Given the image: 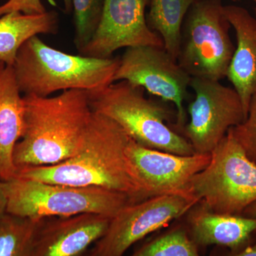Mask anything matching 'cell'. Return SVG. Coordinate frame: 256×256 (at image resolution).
<instances>
[{
    "mask_svg": "<svg viewBox=\"0 0 256 256\" xmlns=\"http://www.w3.org/2000/svg\"><path fill=\"white\" fill-rule=\"evenodd\" d=\"M64 6L66 13L70 14L73 10V5H72V0H63Z\"/></svg>",
    "mask_w": 256,
    "mask_h": 256,
    "instance_id": "4316f807",
    "label": "cell"
},
{
    "mask_svg": "<svg viewBox=\"0 0 256 256\" xmlns=\"http://www.w3.org/2000/svg\"><path fill=\"white\" fill-rule=\"evenodd\" d=\"M13 12L26 14H38L46 12L42 0H8L0 6V16Z\"/></svg>",
    "mask_w": 256,
    "mask_h": 256,
    "instance_id": "603a6c76",
    "label": "cell"
},
{
    "mask_svg": "<svg viewBox=\"0 0 256 256\" xmlns=\"http://www.w3.org/2000/svg\"><path fill=\"white\" fill-rule=\"evenodd\" d=\"M242 146L246 154L256 164V94L252 96L246 118L228 130Z\"/></svg>",
    "mask_w": 256,
    "mask_h": 256,
    "instance_id": "7402d4cb",
    "label": "cell"
},
{
    "mask_svg": "<svg viewBox=\"0 0 256 256\" xmlns=\"http://www.w3.org/2000/svg\"><path fill=\"white\" fill-rule=\"evenodd\" d=\"M224 10L236 37L226 78L238 94L246 118L250 100L256 94V18L236 5H224Z\"/></svg>",
    "mask_w": 256,
    "mask_h": 256,
    "instance_id": "5bb4252c",
    "label": "cell"
},
{
    "mask_svg": "<svg viewBox=\"0 0 256 256\" xmlns=\"http://www.w3.org/2000/svg\"><path fill=\"white\" fill-rule=\"evenodd\" d=\"M38 35L31 37L16 54L13 68L24 95L47 97L58 90H92L108 86L120 58L72 55L48 46Z\"/></svg>",
    "mask_w": 256,
    "mask_h": 256,
    "instance_id": "3957f363",
    "label": "cell"
},
{
    "mask_svg": "<svg viewBox=\"0 0 256 256\" xmlns=\"http://www.w3.org/2000/svg\"><path fill=\"white\" fill-rule=\"evenodd\" d=\"M5 66H6V64H5L4 62H2V60H0V72H1Z\"/></svg>",
    "mask_w": 256,
    "mask_h": 256,
    "instance_id": "83f0119b",
    "label": "cell"
},
{
    "mask_svg": "<svg viewBox=\"0 0 256 256\" xmlns=\"http://www.w3.org/2000/svg\"><path fill=\"white\" fill-rule=\"evenodd\" d=\"M242 216L250 217V218H256V201L252 202V204L246 208L242 212Z\"/></svg>",
    "mask_w": 256,
    "mask_h": 256,
    "instance_id": "484cf974",
    "label": "cell"
},
{
    "mask_svg": "<svg viewBox=\"0 0 256 256\" xmlns=\"http://www.w3.org/2000/svg\"><path fill=\"white\" fill-rule=\"evenodd\" d=\"M24 130L15 146L18 170L60 164L84 144L92 110L86 90H64L54 97L24 95Z\"/></svg>",
    "mask_w": 256,
    "mask_h": 256,
    "instance_id": "7a4b0ae2",
    "label": "cell"
},
{
    "mask_svg": "<svg viewBox=\"0 0 256 256\" xmlns=\"http://www.w3.org/2000/svg\"><path fill=\"white\" fill-rule=\"evenodd\" d=\"M196 0H150L146 24L158 34L164 48L174 60L178 58L184 20Z\"/></svg>",
    "mask_w": 256,
    "mask_h": 256,
    "instance_id": "ac0fdd59",
    "label": "cell"
},
{
    "mask_svg": "<svg viewBox=\"0 0 256 256\" xmlns=\"http://www.w3.org/2000/svg\"><path fill=\"white\" fill-rule=\"evenodd\" d=\"M58 23L55 11L38 14L13 12L0 16V60L13 66L18 50L26 40L35 35L56 33Z\"/></svg>",
    "mask_w": 256,
    "mask_h": 256,
    "instance_id": "e0dca14e",
    "label": "cell"
},
{
    "mask_svg": "<svg viewBox=\"0 0 256 256\" xmlns=\"http://www.w3.org/2000/svg\"><path fill=\"white\" fill-rule=\"evenodd\" d=\"M116 121L92 110L84 144L60 164L18 170L16 176L75 186H98L146 200L142 183L126 150L130 140Z\"/></svg>",
    "mask_w": 256,
    "mask_h": 256,
    "instance_id": "6da1fadb",
    "label": "cell"
},
{
    "mask_svg": "<svg viewBox=\"0 0 256 256\" xmlns=\"http://www.w3.org/2000/svg\"><path fill=\"white\" fill-rule=\"evenodd\" d=\"M134 256H197L198 246L183 228H175L144 244Z\"/></svg>",
    "mask_w": 256,
    "mask_h": 256,
    "instance_id": "ffe728a7",
    "label": "cell"
},
{
    "mask_svg": "<svg viewBox=\"0 0 256 256\" xmlns=\"http://www.w3.org/2000/svg\"><path fill=\"white\" fill-rule=\"evenodd\" d=\"M190 87L195 92L190 102L188 124L182 132L198 154H210L228 132L246 118L242 100L234 88L220 80L192 78Z\"/></svg>",
    "mask_w": 256,
    "mask_h": 256,
    "instance_id": "9c48e42d",
    "label": "cell"
},
{
    "mask_svg": "<svg viewBox=\"0 0 256 256\" xmlns=\"http://www.w3.org/2000/svg\"><path fill=\"white\" fill-rule=\"evenodd\" d=\"M6 212L33 220L100 214L114 218L128 204V195L98 186H75L16 176L3 182Z\"/></svg>",
    "mask_w": 256,
    "mask_h": 256,
    "instance_id": "5b68a950",
    "label": "cell"
},
{
    "mask_svg": "<svg viewBox=\"0 0 256 256\" xmlns=\"http://www.w3.org/2000/svg\"><path fill=\"white\" fill-rule=\"evenodd\" d=\"M112 218L97 213L42 218L32 256H79L105 235Z\"/></svg>",
    "mask_w": 256,
    "mask_h": 256,
    "instance_id": "4fadbf2b",
    "label": "cell"
},
{
    "mask_svg": "<svg viewBox=\"0 0 256 256\" xmlns=\"http://www.w3.org/2000/svg\"><path fill=\"white\" fill-rule=\"evenodd\" d=\"M198 202L194 196L164 194L128 204L112 218L90 255L122 256L133 244L188 213Z\"/></svg>",
    "mask_w": 256,
    "mask_h": 256,
    "instance_id": "30bf717a",
    "label": "cell"
},
{
    "mask_svg": "<svg viewBox=\"0 0 256 256\" xmlns=\"http://www.w3.org/2000/svg\"><path fill=\"white\" fill-rule=\"evenodd\" d=\"M86 92L92 110L114 120L138 144L178 156L196 153L186 138L166 124L173 117L169 108L148 98L143 88L120 80Z\"/></svg>",
    "mask_w": 256,
    "mask_h": 256,
    "instance_id": "277c9868",
    "label": "cell"
},
{
    "mask_svg": "<svg viewBox=\"0 0 256 256\" xmlns=\"http://www.w3.org/2000/svg\"><path fill=\"white\" fill-rule=\"evenodd\" d=\"M192 77L164 47L144 45L126 48L114 76V82L126 80L176 107L174 128L186 124L184 102Z\"/></svg>",
    "mask_w": 256,
    "mask_h": 256,
    "instance_id": "ba28073f",
    "label": "cell"
},
{
    "mask_svg": "<svg viewBox=\"0 0 256 256\" xmlns=\"http://www.w3.org/2000/svg\"><path fill=\"white\" fill-rule=\"evenodd\" d=\"M24 110L14 68L6 66L0 72V180L2 182L18 175L13 156L24 130Z\"/></svg>",
    "mask_w": 256,
    "mask_h": 256,
    "instance_id": "2e32d148",
    "label": "cell"
},
{
    "mask_svg": "<svg viewBox=\"0 0 256 256\" xmlns=\"http://www.w3.org/2000/svg\"><path fill=\"white\" fill-rule=\"evenodd\" d=\"M222 0H196L184 20L176 62L192 78L226 77L234 47Z\"/></svg>",
    "mask_w": 256,
    "mask_h": 256,
    "instance_id": "8992f818",
    "label": "cell"
},
{
    "mask_svg": "<svg viewBox=\"0 0 256 256\" xmlns=\"http://www.w3.org/2000/svg\"><path fill=\"white\" fill-rule=\"evenodd\" d=\"M210 156L192 178L190 193L215 213L242 215L256 201V164L229 130Z\"/></svg>",
    "mask_w": 256,
    "mask_h": 256,
    "instance_id": "52a82bcc",
    "label": "cell"
},
{
    "mask_svg": "<svg viewBox=\"0 0 256 256\" xmlns=\"http://www.w3.org/2000/svg\"><path fill=\"white\" fill-rule=\"evenodd\" d=\"M255 2V8H254V11H255V16L256 18V0H254Z\"/></svg>",
    "mask_w": 256,
    "mask_h": 256,
    "instance_id": "f1b7e54d",
    "label": "cell"
},
{
    "mask_svg": "<svg viewBox=\"0 0 256 256\" xmlns=\"http://www.w3.org/2000/svg\"><path fill=\"white\" fill-rule=\"evenodd\" d=\"M232 2H237L240 1V0H232Z\"/></svg>",
    "mask_w": 256,
    "mask_h": 256,
    "instance_id": "f546056e",
    "label": "cell"
},
{
    "mask_svg": "<svg viewBox=\"0 0 256 256\" xmlns=\"http://www.w3.org/2000/svg\"><path fill=\"white\" fill-rule=\"evenodd\" d=\"M72 5L74 44L79 52L90 41L100 24L104 0H72Z\"/></svg>",
    "mask_w": 256,
    "mask_h": 256,
    "instance_id": "44dd1931",
    "label": "cell"
},
{
    "mask_svg": "<svg viewBox=\"0 0 256 256\" xmlns=\"http://www.w3.org/2000/svg\"><path fill=\"white\" fill-rule=\"evenodd\" d=\"M41 220L6 212L0 215V256H32Z\"/></svg>",
    "mask_w": 256,
    "mask_h": 256,
    "instance_id": "d6986e66",
    "label": "cell"
},
{
    "mask_svg": "<svg viewBox=\"0 0 256 256\" xmlns=\"http://www.w3.org/2000/svg\"><path fill=\"white\" fill-rule=\"evenodd\" d=\"M234 256H256V244L252 246H249L242 249L238 254H235Z\"/></svg>",
    "mask_w": 256,
    "mask_h": 256,
    "instance_id": "d4e9b609",
    "label": "cell"
},
{
    "mask_svg": "<svg viewBox=\"0 0 256 256\" xmlns=\"http://www.w3.org/2000/svg\"><path fill=\"white\" fill-rule=\"evenodd\" d=\"M186 214L190 236L198 246L217 245L237 250L256 230V218L215 213L200 201Z\"/></svg>",
    "mask_w": 256,
    "mask_h": 256,
    "instance_id": "9a60e30c",
    "label": "cell"
},
{
    "mask_svg": "<svg viewBox=\"0 0 256 256\" xmlns=\"http://www.w3.org/2000/svg\"><path fill=\"white\" fill-rule=\"evenodd\" d=\"M126 153L137 172L146 198L164 194L193 196L190 191L192 180L206 168L212 156L198 153L178 156L142 146L132 138Z\"/></svg>",
    "mask_w": 256,
    "mask_h": 256,
    "instance_id": "7c38bea8",
    "label": "cell"
},
{
    "mask_svg": "<svg viewBox=\"0 0 256 256\" xmlns=\"http://www.w3.org/2000/svg\"><path fill=\"white\" fill-rule=\"evenodd\" d=\"M6 203H8V200L3 188V182L0 180V215L6 212Z\"/></svg>",
    "mask_w": 256,
    "mask_h": 256,
    "instance_id": "cb8c5ba5",
    "label": "cell"
},
{
    "mask_svg": "<svg viewBox=\"0 0 256 256\" xmlns=\"http://www.w3.org/2000/svg\"><path fill=\"white\" fill-rule=\"evenodd\" d=\"M149 2L150 0H104L100 24L79 54L110 58L120 48L144 45L164 47L161 37L146 24Z\"/></svg>",
    "mask_w": 256,
    "mask_h": 256,
    "instance_id": "8fae6325",
    "label": "cell"
}]
</instances>
